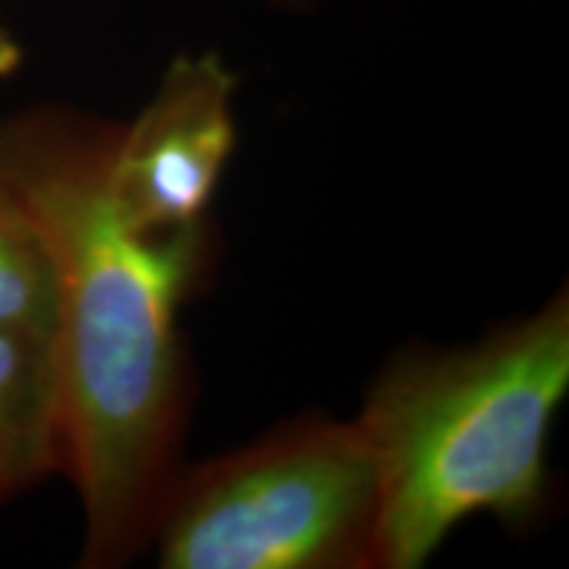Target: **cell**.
Returning a JSON list of instances; mask_svg holds the SVG:
<instances>
[{
  "instance_id": "cell-1",
  "label": "cell",
  "mask_w": 569,
  "mask_h": 569,
  "mask_svg": "<svg viewBox=\"0 0 569 569\" xmlns=\"http://www.w3.org/2000/svg\"><path fill=\"white\" fill-rule=\"evenodd\" d=\"M119 124L63 106L0 122V174L38 227L53 272L67 475L84 509L82 567L151 546L180 472L188 372L180 306L203 264L201 227L138 234L111 196Z\"/></svg>"
},
{
  "instance_id": "cell-2",
  "label": "cell",
  "mask_w": 569,
  "mask_h": 569,
  "mask_svg": "<svg viewBox=\"0 0 569 569\" xmlns=\"http://www.w3.org/2000/svg\"><path fill=\"white\" fill-rule=\"evenodd\" d=\"M569 393V293L475 346L407 348L353 419L380 480L375 569H417L467 519H528Z\"/></svg>"
},
{
  "instance_id": "cell-3",
  "label": "cell",
  "mask_w": 569,
  "mask_h": 569,
  "mask_svg": "<svg viewBox=\"0 0 569 569\" xmlns=\"http://www.w3.org/2000/svg\"><path fill=\"white\" fill-rule=\"evenodd\" d=\"M380 480L351 422L301 417L180 469L153 525L163 569H375Z\"/></svg>"
},
{
  "instance_id": "cell-4",
  "label": "cell",
  "mask_w": 569,
  "mask_h": 569,
  "mask_svg": "<svg viewBox=\"0 0 569 569\" xmlns=\"http://www.w3.org/2000/svg\"><path fill=\"white\" fill-rule=\"evenodd\" d=\"M238 74L217 51L177 53L130 124H119L111 196L138 234L196 230L238 142Z\"/></svg>"
},
{
  "instance_id": "cell-5",
  "label": "cell",
  "mask_w": 569,
  "mask_h": 569,
  "mask_svg": "<svg viewBox=\"0 0 569 569\" xmlns=\"http://www.w3.org/2000/svg\"><path fill=\"white\" fill-rule=\"evenodd\" d=\"M67 475L53 325L0 327V507Z\"/></svg>"
},
{
  "instance_id": "cell-6",
  "label": "cell",
  "mask_w": 569,
  "mask_h": 569,
  "mask_svg": "<svg viewBox=\"0 0 569 569\" xmlns=\"http://www.w3.org/2000/svg\"><path fill=\"white\" fill-rule=\"evenodd\" d=\"M53 325V272L38 227L0 174V327Z\"/></svg>"
},
{
  "instance_id": "cell-7",
  "label": "cell",
  "mask_w": 569,
  "mask_h": 569,
  "mask_svg": "<svg viewBox=\"0 0 569 569\" xmlns=\"http://www.w3.org/2000/svg\"><path fill=\"white\" fill-rule=\"evenodd\" d=\"M21 61H24L21 46L3 30V27H0V80L11 77L13 71L21 67Z\"/></svg>"
},
{
  "instance_id": "cell-8",
  "label": "cell",
  "mask_w": 569,
  "mask_h": 569,
  "mask_svg": "<svg viewBox=\"0 0 569 569\" xmlns=\"http://www.w3.org/2000/svg\"><path fill=\"white\" fill-rule=\"evenodd\" d=\"M284 3H306V0H284Z\"/></svg>"
}]
</instances>
